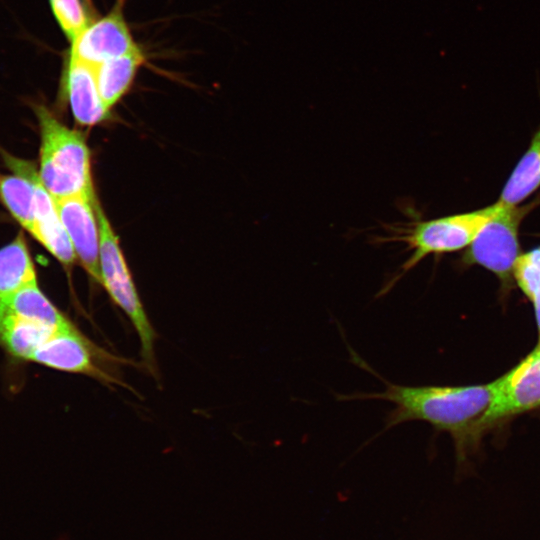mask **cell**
<instances>
[{
  "instance_id": "obj_7",
  "label": "cell",
  "mask_w": 540,
  "mask_h": 540,
  "mask_svg": "<svg viewBox=\"0 0 540 540\" xmlns=\"http://www.w3.org/2000/svg\"><path fill=\"white\" fill-rule=\"evenodd\" d=\"M493 384V399L482 420L481 432L501 420L540 407L539 350L535 348Z\"/></svg>"
},
{
  "instance_id": "obj_16",
  "label": "cell",
  "mask_w": 540,
  "mask_h": 540,
  "mask_svg": "<svg viewBox=\"0 0 540 540\" xmlns=\"http://www.w3.org/2000/svg\"><path fill=\"white\" fill-rule=\"evenodd\" d=\"M37 282V273L23 232L0 248V299Z\"/></svg>"
},
{
  "instance_id": "obj_8",
  "label": "cell",
  "mask_w": 540,
  "mask_h": 540,
  "mask_svg": "<svg viewBox=\"0 0 540 540\" xmlns=\"http://www.w3.org/2000/svg\"><path fill=\"white\" fill-rule=\"evenodd\" d=\"M122 1L104 17L88 23L71 42L70 58L92 67L139 50L122 13Z\"/></svg>"
},
{
  "instance_id": "obj_19",
  "label": "cell",
  "mask_w": 540,
  "mask_h": 540,
  "mask_svg": "<svg viewBox=\"0 0 540 540\" xmlns=\"http://www.w3.org/2000/svg\"><path fill=\"white\" fill-rule=\"evenodd\" d=\"M52 12L68 40L72 42L88 25L87 14L80 0H49Z\"/></svg>"
},
{
  "instance_id": "obj_21",
  "label": "cell",
  "mask_w": 540,
  "mask_h": 540,
  "mask_svg": "<svg viewBox=\"0 0 540 540\" xmlns=\"http://www.w3.org/2000/svg\"><path fill=\"white\" fill-rule=\"evenodd\" d=\"M121 1H123V0H121Z\"/></svg>"
},
{
  "instance_id": "obj_17",
  "label": "cell",
  "mask_w": 540,
  "mask_h": 540,
  "mask_svg": "<svg viewBox=\"0 0 540 540\" xmlns=\"http://www.w3.org/2000/svg\"><path fill=\"white\" fill-rule=\"evenodd\" d=\"M540 187V126L506 181L499 202L518 206Z\"/></svg>"
},
{
  "instance_id": "obj_3",
  "label": "cell",
  "mask_w": 540,
  "mask_h": 540,
  "mask_svg": "<svg viewBox=\"0 0 540 540\" xmlns=\"http://www.w3.org/2000/svg\"><path fill=\"white\" fill-rule=\"evenodd\" d=\"M497 202L470 212L453 214L429 220H411L405 223L386 224L385 234L375 236L373 242L403 243L409 257L394 277L379 292H389L410 270L430 255H441L468 247L479 230L494 215Z\"/></svg>"
},
{
  "instance_id": "obj_10",
  "label": "cell",
  "mask_w": 540,
  "mask_h": 540,
  "mask_svg": "<svg viewBox=\"0 0 540 540\" xmlns=\"http://www.w3.org/2000/svg\"><path fill=\"white\" fill-rule=\"evenodd\" d=\"M22 165L31 177L36 193V213L31 236L44 246L62 265L69 267L76 259L75 252L59 216L55 199L43 186L33 163Z\"/></svg>"
},
{
  "instance_id": "obj_6",
  "label": "cell",
  "mask_w": 540,
  "mask_h": 540,
  "mask_svg": "<svg viewBox=\"0 0 540 540\" xmlns=\"http://www.w3.org/2000/svg\"><path fill=\"white\" fill-rule=\"evenodd\" d=\"M535 203L508 206L497 201L494 215L479 230L463 254L461 264L479 265L494 273L503 287L514 283L520 254L519 227Z\"/></svg>"
},
{
  "instance_id": "obj_1",
  "label": "cell",
  "mask_w": 540,
  "mask_h": 540,
  "mask_svg": "<svg viewBox=\"0 0 540 540\" xmlns=\"http://www.w3.org/2000/svg\"><path fill=\"white\" fill-rule=\"evenodd\" d=\"M351 361L379 378L382 392L336 394L339 401L384 400L394 404L387 413L383 429L375 436L408 421H425L436 430L449 433L462 454L465 446L481 433V423L494 393L493 382L466 386H405L391 383L378 374L349 345ZM374 437V438H375Z\"/></svg>"
},
{
  "instance_id": "obj_2",
  "label": "cell",
  "mask_w": 540,
  "mask_h": 540,
  "mask_svg": "<svg viewBox=\"0 0 540 540\" xmlns=\"http://www.w3.org/2000/svg\"><path fill=\"white\" fill-rule=\"evenodd\" d=\"M40 131L38 175L54 199H95L90 150L82 132L59 121L43 105H35Z\"/></svg>"
},
{
  "instance_id": "obj_20",
  "label": "cell",
  "mask_w": 540,
  "mask_h": 540,
  "mask_svg": "<svg viewBox=\"0 0 540 540\" xmlns=\"http://www.w3.org/2000/svg\"><path fill=\"white\" fill-rule=\"evenodd\" d=\"M536 348H537V349L539 350V352H540V344H538Z\"/></svg>"
},
{
  "instance_id": "obj_5",
  "label": "cell",
  "mask_w": 540,
  "mask_h": 540,
  "mask_svg": "<svg viewBox=\"0 0 540 540\" xmlns=\"http://www.w3.org/2000/svg\"><path fill=\"white\" fill-rule=\"evenodd\" d=\"M95 210L100 228V273L104 286L114 303L129 317L138 333L141 356L146 368L157 375L154 352L156 333L151 325L137 293L132 276L121 251L118 238L106 217L98 199Z\"/></svg>"
},
{
  "instance_id": "obj_12",
  "label": "cell",
  "mask_w": 540,
  "mask_h": 540,
  "mask_svg": "<svg viewBox=\"0 0 540 540\" xmlns=\"http://www.w3.org/2000/svg\"><path fill=\"white\" fill-rule=\"evenodd\" d=\"M3 159L14 174L0 173V202L14 220L31 234L36 213L34 183L21 159L8 153H3Z\"/></svg>"
},
{
  "instance_id": "obj_13",
  "label": "cell",
  "mask_w": 540,
  "mask_h": 540,
  "mask_svg": "<svg viewBox=\"0 0 540 540\" xmlns=\"http://www.w3.org/2000/svg\"><path fill=\"white\" fill-rule=\"evenodd\" d=\"M56 331L0 306V349L13 362H29L38 347Z\"/></svg>"
},
{
  "instance_id": "obj_15",
  "label": "cell",
  "mask_w": 540,
  "mask_h": 540,
  "mask_svg": "<svg viewBox=\"0 0 540 540\" xmlns=\"http://www.w3.org/2000/svg\"><path fill=\"white\" fill-rule=\"evenodd\" d=\"M143 62L144 55L139 49L107 60L95 67L98 90L109 112L127 92Z\"/></svg>"
},
{
  "instance_id": "obj_9",
  "label": "cell",
  "mask_w": 540,
  "mask_h": 540,
  "mask_svg": "<svg viewBox=\"0 0 540 540\" xmlns=\"http://www.w3.org/2000/svg\"><path fill=\"white\" fill-rule=\"evenodd\" d=\"M95 199L72 196L55 199L59 216L72 243L75 256L97 283L100 273V228L95 210Z\"/></svg>"
},
{
  "instance_id": "obj_18",
  "label": "cell",
  "mask_w": 540,
  "mask_h": 540,
  "mask_svg": "<svg viewBox=\"0 0 540 540\" xmlns=\"http://www.w3.org/2000/svg\"><path fill=\"white\" fill-rule=\"evenodd\" d=\"M513 277L514 282L533 305L540 344V246L519 256Z\"/></svg>"
},
{
  "instance_id": "obj_4",
  "label": "cell",
  "mask_w": 540,
  "mask_h": 540,
  "mask_svg": "<svg viewBox=\"0 0 540 540\" xmlns=\"http://www.w3.org/2000/svg\"><path fill=\"white\" fill-rule=\"evenodd\" d=\"M29 362L82 374L107 386L132 388L123 379V367L133 362L100 347L71 324L53 333L32 354Z\"/></svg>"
},
{
  "instance_id": "obj_11",
  "label": "cell",
  "mask_w": 540,
  "mask_h": 540,
  "mask_svg": "<svg viewBox=\"0 0 540 540\" xmlns=\"http://www.w3.org/2000/svg\"><path fill=\"white\" fill-rule=\"evenodd\" d=\"M66 91L75 121L82 126L96 125L108 117L100 96L95 68L69 58Z\"/></svg>"
},
{
  "instance_id": "obj_14",
  "label": "cell",
  "mask_w": 540,
  "mask_h": 540,
  "mask_svg": "<svg viewBox=\"0 0 540 540\" xmlns=\"http://www.w3.org/2000/svg\"><path fill=\"white\" fill-rule=\"evenodd\" d=\"M0 306L23 319L54 330L73 324L42 292L38 282L28 284L0 299Z\"/></svg>"
}]
</instances>
